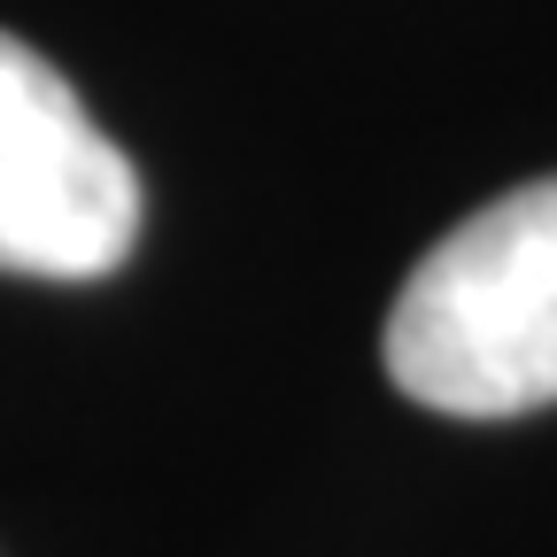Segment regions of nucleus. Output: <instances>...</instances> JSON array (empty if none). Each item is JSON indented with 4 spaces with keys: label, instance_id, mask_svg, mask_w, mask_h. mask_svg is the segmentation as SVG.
I'll list each match as a JSON object with an SVG mask.
<instances>
[{
    "label": "nucleus",
    "instance_id": "obj_1",
    "mask_svg": "<svg viewBox=\"0 0 557 557\" xmlns=\"http://www.w3.org/2000/svg\"><path fill=\"white\" fill-rule=\"evenodd\" d=\"M380 357L410 403L449 418L557 403V178L496 194L418 256Z\"/></svg>",
    "mask_w": 557,
    "mask_h": 557
},
{
    "label": "nucleus",
    "instance_id": "obj_2",
    "mask_svg": "<svg viewBox=\"0 0 557 557\" xmlns=\"http://www.w3.org/2000/svg\"><path fill=\"white\" fill-rule=\"evenodd\" d=\"M139 240V178L78 86L0 32V271L109 278Z\"/></svg>",
    "mask_w": 557,
    "mask_h": 557
}]
</instances>
